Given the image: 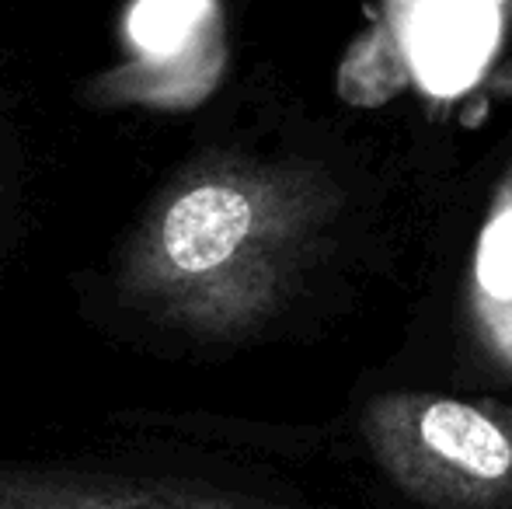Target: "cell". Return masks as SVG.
Wrapping results in <instances>:
<instances>
[{"label":"cell","instance_id":"obj_1","mask_svg":"<svg viewBox=\"0 0 512 509\" xmlns=\"http://www.w3.org/2000/svg\"><path fill=\"white\" fill-rule=\"evenodd\" d=\"M345 196L307 157L213 147L175 171L112 265L122 311L203 346L269 332L335 248Z\"/></svg>","mask_w":512,"mask_h":509},{"label":"cell","instance_id":"obj_2","mask_svg":"<svg viewBox=\"0 0 512 509\" xmlns=\"http://www.w3.org/2000/svg\"><path fill=\"white\" fill-rule=\"evenodd\" d=\"M359 436L387 482L425 509H512V405L450 391H384Z\"/></svg>","mask_w":512,"mask_h":509},{"label":"cell","instance_id":"obj_3","mask_svg":"<svg viewBox=\"0 0 512 509\" xmlns=\"http://www.w3.org/2000/svg\"><path fill=\"white\" fill-rule=\"evenodd\" d=\"M0 509H300L182 475L0 461Z\"/></svg>","mask_w":512,"mask_h":509},{"label":"cell","instance_id":"obj_4","mask_svg":"<svg viewBox=\"0 0 512 509\" xmlns=\"http://www.w3.org/2000/svg\"><path fill=\"white\" fill-rule=\"evenodd\" d=\"M464 328L488 377L512 384V157L502 164L464 276Z\"/></svg>","mask_w":512,"mask_h":509},{"label":"cell","instance_id":"obj_5","mask_svg":"<svg viewBox=\"0 0 512 509\" xmlns=\"http://www.w3.org/2000/svg\"><path fill=\"white\" fill-rule=\"evenodd\" d=\"M492 4H495V7H502V11H506L509 18H512V0H492Z\"/></svg>","mask_w":512,"mask_h":509}]
</instances>
